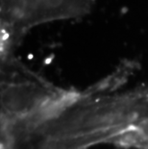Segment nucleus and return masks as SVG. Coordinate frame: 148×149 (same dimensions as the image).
<instances>
[{
  "mask_svg": "<svg viewBox=\"0 0 148 149\" xmlns=\"http://www.w3.org/2000/svg\"><path fill=\"white\" fill-rule=\"evenodd\" d=\"M92 0H2L5 40L42 22L86 14Z\"/></svg>",
  "mask_w": 148,
  "mask_h": 149,
  "instance_id": "f257e3e1",
  "label": "nucleus"
}]
</instances>
